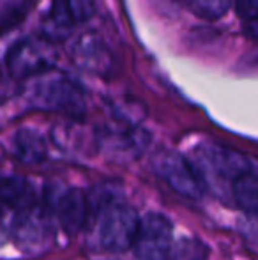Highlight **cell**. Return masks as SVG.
<instances>
[{
    "instance_id": "obj_1",
    "label": "cell",
    "mask_w": 258,
    "mask_h": 260,
    "mask_svg": "<svg viewBox=\"0 0 258 260\" xmlns=\"http://www.w3.org/2000/svg\"><path fill=\"white\" fill-rule=\"evenodd\" d=\"M34 78L35 82L30 89V101L34 106L71 117H80L85 113V92L71 78L64 75H53L50 71Z\"/></svg>"
},
{
    "instance_id": "obj_2",
    "label": "cell",
    "mask_w": 258,
    "mask_h": 260,
    "mask_svg": "<svg viewBox=\"0 0 258 260\" xmlns=\"http://www.w3.org/2000/svg\"><path fill=\"white\" fill-rule=\"evenodd\" d=\"M11 236H13L16 246L23 253H45L46 250H50L53 243V226L50 209L46 206H39L35 202L28 209L16 212L13 225H11Z\"/></svg>"
},
{
    "instance_id": "obj_3",
    "label": "cell",
    "mask_w": 258,
    "mask_h": 260,
    "mask_svg": "<svg viewBox=\"0 0 258 260\" xmlns=\"http://www.w3.org/2000/svg\"><path fill=\"white\" fill-rule=\"evenodd\" d=\"M7 69L16 80H28L50 71L57 62V50L46 38H28L7 53Z\"/></svg>"
},
{
    "instance_id": "obj_4",
    "label": "cell",
    "mask_w": 258,
    "mask_h": 260,
    "mask_svg": "<svg viewBox=\"0 0 258 260\" xmlns=\"http://www.w3.org/2000/svg\"><path fill=\"white\" fill-rule=\"evenodd\" d=\"M133 251L138 260H170L173 248V226L166 216L149 212L140 218Z\"/></svg>"
},
{
    "instance_id": "obj_5",
    "label": "cell",
    "mask_w": 258,
    "mask_h": 260,
    "mask_svg": "<svg viewBox=\"0 0 258 260\" xmlns=\"http://www.w3.org/2000/svg\"><path fill=\"white\" fill-rule=\"evenodd\" d=\"M140 216L133 207L114 202L101 211L99 243L108 251H126L133 246Z\"/></svg>"
},
{
    "instance_id": "obj_6",
    "label": "cell",
    "mask_w": 258,
    "mask_h": 260,
    "mask_svg": "<svg viewBox=\"0 0 258 260\" xmlns=\"http://www.w3.org/2000/svg\"><path fill=\"white\" fill-rule=\"evenodd\" d=\"M156 174L179 195L196 200L203 195V186L193 165L173 151L158 152L152 161Z\"/></svg>"
},
{
    "instance_id": "obj_7",
    "label": "cell",
    "mask_w": 258,
    "mask_h": 260,
    "mask_svg": "<svg viewBox=\"0 0 258 260\" xmlns=\"http://www.w3.org/2000/svg\"><path fill=\"white\" fill-rule=\"evenodd\" d=\"M72 60L82 71L96 76H106L114 69V55L104 39L96 32L80 36L72 48Z\"/></svg>"
},
{
    "instance_id": "obj_8",
    "label": "cell",
    "mask_w": 258,
    "mask_h": 260,
    "mask_svg": "<svg viewBox=\"0 0 258 260\" xmlns=\"http://www.w3.org/2000/svg\"><path fill=\"white\" fill-rule=\"evenodd\" d=\"M198 159L205 170L225 181H234L241 174L249 172L248 157L225 145H203L198 151Z\"/></svg>"
},
{
    "instance_id": "obj_9",
    "label": "cell",
    "mask_w": 258,
    "mask_h": 260,
    "mask_svg": "<svg viewBox=\"0 0 258 260\" xmlns=\"http://www.w3.org/2000/svg\"><path fill=\"white\" fill-rule=\"evenodd\" d=\"M55 212L64 232L69 236H76L89 219V197L82 189H67L57 200Z\"/></svg>"
},
{
    "instance_id": "obj_10",
    "label": "cell",
    "mask_w": 258,
    "mask_h": 260,
    "mask_svg": "<svg viewBox=\"0 0 258 260\" xmlns=\"http://www.w3.org/2000/svg\"><path fill=\"white\" fill-rule=\"evenodd\" d=\"M0 204L20 212L35 204L32 184L23 177H7L0 181Z\"/></svg>"
},
{
    "instance_id": "obj_11",
    "label": "cell",
    "mask_w": 258,
    "mask_h": 260,
    "mask_svg": "<svg viewBox=\"0 0 258 260\" xmlns=\"http://www.w3.org/2000/svg\"><path fill=\"white\" fill-rule=\"evenodd\" d=\"M76 21L71 16V11L67 7L65 0H52L48 14L43 21V34L52 43L64 41L75 28Z\"/></svg>"
},
{
    "instance_id": "obj_12",
    "label": "cell",
    "mask_w": 258,
    "mask_h": 260,
    "mask_svg": "<svg viewBox=\"0 0 258 260\" xmlns=\"http://www.w3.org/2000/svg\"><path fill=\"white\" fill-rule=\"evenodd\" d=\"M234 200L248 216H258V175L251 170L232 181Z\"/></svg>"
},
{
    "instance_id": "obj_13",
    "label": "cell",
    "mask_w": 258,
    "mask_h": 260,
    "mask_svg": "<svg viewBox=\"0 0 258 260\" xmlns=\"http://www.w3.org/2000/svg\"><path fill=\"white\" fill-rule=\"evenodd\" d=\"M16 154L25 163H39L46 157V144L43 137L34 129H20L14 137Z\"/></svg>"
},
{
    "instance_id": "obj_14",
    "label": "cell",
    "mask_w": 258,
    "mask_h": 260,
    "mask_svg": "<svg viewBox=\"0 0 258 260\" xmlns=\"http://www.w3.org/2000/svg\"><path fill=\"white\" fill-rule=\"evenodd\" d=\"M182 2L198 18L216 20L227 13L232 0H182Z\"/></svg>"
},
{
    "instance_id": "obj_15",
    "label": "cell",
    "mask_w": 258,
    "mask_h": 260,
    "mask_svg": "<svg viewBox=\"0 0 258 260\" xmlns=\"http://www.w3.org/2000/svg\"><path fill=\"white\" fill-rule=\"evenodd\" d=\"M205 255V248L200 243L191 239H182L179 243H173L170 260H202Z\"/></svg>"
},
{
    "instance_id": "obj_16",
    "label": "cell",
    "mask_w": 258,
    "mask_h": 260,
    "mask_svg": "<svg viewBox=\"0 0 258 260\" xmlns=\"http://www.w3.org/2000/svg\"><path fill=\"white\" fill-rule=\"evenodd\" d=\"M76 23H85L96 14L97 0H65Z\"/></svg>"
},
{
    "instance_id": "obj_17",
    "label": "cell",
    "mask_w": 258,
    "mask_h": 260,
    "mask_svg": "<svg viewBox=\"0 0 258 260\" xmlns=\"http://www.w3.org/2000/svg\"><path fill=\"white\" fill-rule=\"evenodd\" d=\"M235 11L242 20L258 16V0H235Z\"/></svg>"
},
{
    "instance_id": "obj_18",
    "label": "cell",
    "mask_w": 258,
    "mask_h": 260,
    "mask_svg": "<svg viewBox=\"0 0 258 260\" xmlns=\"http://www.w3.org/2000/svg\"><path fill=\"white\" fill-rule=\"evenodd\" d=\"M244 237H248L258 246V216H248L244 223Z\"/></svg>"
},
{
    "instance_id": "obj_19",
    "label": "cell",
    "mask_w": 258,
    "mask_h": 260,
    "mask_svg": "<svg viewBox=\"0 0 258 260\" xmlns=\"http://www.w3.org/2000/svg\"><path fill=\"white\" fill-rule=\"evenodd\" d=\"M9 232H11V229H9V225H7V221H6V206H2V204H0V244L7 239V234H9Z\"/></svg>"
},
{
    "instance_id": "obj_20",
    "label": "cell",
    "mask_w": 258,
    "mask_h": 260,
    "mask_svg": "<svg viewBox=\"0 0 258 260\" xmlns=\"http://www.w3.org/2000/svg\"><path fill=\"white\" fill-rule=\"evenodd\" d=\"M244 34L248 36V38H251V39H255V41H258V16L251 18V20H246Z\"/></svg>"
},
{
    "instance_id": "obj_21",
    "label": "cell",
    "mask_w": 258,
    "mask_h": 260,
    "mask_svg": "<svg viewBox=\"0 0 258 260\" xmlns=\"http://www.w3.org/2000/svg\"><path fill=\"white\" fill-rule=\"evenodd\" d=\"M0 76H2V75H0Z\"/></svg>"
}]
</instances>
